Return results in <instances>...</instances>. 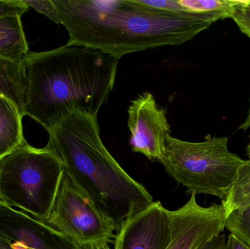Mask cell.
Segmentation results:
<instances>
[{
    "label": "cell",
    "instance_id": "6da1fadb",
    "mask_svg": "<svg viewBox=\"0 0 250 249\" xmlns=\"http://www.w3.org/2000/svg\"><path fill=\"white\" fill-rule=\"evenodd\" d=\"M67 43L120 59L126 54L193 39L214 22L146 5L142 0H52Z\"/></svg>",
    "mask_w": 250,
    "mask_h": 249
},
{
    "label": "cell",
    "instance_id": "7a4b0ae2",
    "mask_svg": "<svg viewBox=\"0 0 250 249\" xmlns=\"http://www.w3.org/2000/svg\"><path fill=\"white\" fill-rule=\"evenodd\" d=\"M120 59L77 44L23 59L26 92L23 114L52 130L73 112L98 116L114 89Z\"/></svg>",
    "mask_w": 250,
    "mask_h": 249
},
{
    "label": "cell",
    "instance_id": "3957f363",
    "mask_svg": "<svg viewBox=\"0 0 250 249\" xmlns=\"http://www.w3.org/2000/svg\"><path fill=\"white\" fill-rule=\"evenodd\" d=\"M48 134L47 145L60 156L66 175L112 221L116 230L154 202L104 146L98 116L72 113Z\"/></svg>",
    "mask_w": 250,
    "mask_h": 249
},
{
    "label": "cell",
    "instance_id": "277c9868",
    "mask_svg": "<svg viewBox=\"0 0 250 249\" xmlns=\"http://www.w3.org/2000/svg\"><path fill=\"white\" fill-rule=\"evenodd\" d=\"M64 173L55 151L24 140L0 159V203L46 223Z\"/></svg>",
    "mask_w": 250,
    "mask_h": 249
},
{
    "label": "cell",
    "instance_id": "5b68a950",
    "mask_svg": "<svg viewBox=\"0 0 250 249\" xmlns=\"http://www.w3.org/2000/svg\"><path fill=\"white\" fill-rule=\"evenodd\" d=\"M245 160L229 149L228 137L188 142L167 136L160 162L172 178L190 194L223 200Z\"/></svg>",
    "mask_w": 250,
    "mask_h": 249
},
{
    "label": "cell",
    "instance_id": "8992f818",
    "mask_svg": "<svg viewBox=\"0 0 250 249\" xmlns=\"http://www.w3.org/2000/svg\"><path fill=\"white\" fill-rule=\"evenodd\" d=\"M46 224L80 249L108 244L117 231L112 221L97 209L65 172Z\"/></svg>",
    "mask_w": 250,
    "mask_h": 249
},
{
    "label": "cell",
    "instance_id": "52a82bcc",
    "mask_svg": "<svg viewBox=\"0 0 250 249\" xmlns=\"http://www.w3.org/2000/svg\"><path fill=\"white\" fill-rule=\"evenodd\" d=\"M172 238L166 249H198L222 234L226 213L223 205L203 207L191 194L186 204L177 210L169 211Z\"/></svg>",
    "mask_w": 250,
    "mask_h": 249
},
{
    "label": "cell",
    "instance_id": "ba28073f",
    "mask_svg": "<svg viewBox=\"0 0 250 249\" xmlns=\"http://www.w3.org/2000/svg\"><path fill=\"white\" fill-rule=\"evenodd\" d=\"M127 111L132 150L160 162L170 132L166 111L157 105L152 94L145 92L131 102Z\"/></svg>",
    "mask_w": 250,
    "mask_h": 249
},
{
    "label": "cell",
    "instance_id": "9c48e42d",
    "mask_svg": "<svg viewBox=\"0 0 250 249\" xmlns=\"http://www.w3.org/2000/svg\"><path fill=\"white\" fill-rule=\"evenodd\" d=\"M0 235L13 249H81L45 222L1 203Z\"/></svg>",
    "mask_w": 250,
    "mask_h": 249
},
{
    "label": "cell",
    "instance_id": "30bf717a",
    "mask_svg": "<svg viewBox=\"0 0 250 249\" xmlns=\"http://www.w3.org/2000/svg\"><path fill=\"white\" fill-rule=\"evenodd\" d=\"M171 238L169 211L161 202L154 201L122 224L114 249H166Z\"/></svg>",
    "mask_w": 250,
    "mask_h": 249
},
{
    "label": "cell",
    "instance_id": "8fae6325",
    "mask_svg": "<svg viewBox=\"0 0 250 249\" xmlns=\"http://www.w3.org/2000/svg\"><path fill=\"white\" fill-rule=\"evenodd\" d=\"M23 117L19 106L0 94V159L24 141Z\"/></svg>",
    "mask_w": 250,
    "mask_h": 249
},
{
    "label": "cell",
    "instance_id": "7c38bea8",
    "mask_svg": "<svg viewBox=\"0 0 250 249\" xmlns=\"http://www.w3.org/2000/svg\"><path fill=\"white\" fill-rule=\"evenodd\" d=\"M29 53V45L23 31L21 16H1L0 57L20 63Z\"/></svg>",
    "mask_w": 250,
    "mask_h": 249
},
{
    "label": "cell",
    "instance_id": "4fadbf2b",
    "mask_svg": "<svg viewBox=\"0 0 250 249\" xmlns=\"http://www.w3.org/2000/svg\"><path fill=\"white\" fill-rule=\"evenodd\" d=\"M25 92L26 77L23 61L15 62L0 57V94L13 101L22 114Z\"/></svg>",
    "mask_w": 250,
    "mask_h": 249
},
{
    "label": "cell",
    "instance_id": "5bb4252c",
    "mask_svg": "<svg viewBox=\"0 0 250 249\" xmlns=\"http://www.w3.org/2000/svg\"><path fill=\"white\" fill-rule=\"evenodd\" d=\"M184 14L205 18L213 22L231 19L242 0H178Z\"/></svg>",
    "mask_w": 250,
    "mask_h": 249
},
{
    "label": "cell",
    "instance_id": "9a60e30c",
    "mask_svg": "<svg viewBox=\"0 0 250 249\" xmlns=\"http://www.w3.org/2000/svg\"><path fill=\"white\" fill-rule=\"evenodd\" d=\"M226 216L233 211L243 209L250 205V158L245 160L238 171L227 194L222 200Z\"/></svg>",
    "mask_w": 250,
    "mask_h": 249
},
{
    "label": "cell",
    "instance_id": "2e32d148",
    "mask_svg": "<svg viewBox=\"0 0 250 249\" xmlns=\"http://www.w3.org/2000/svg\"><path fill=\"white\" fill-rule=\"evenodd\" d=\"M225 228L250 247V205L228 215Z\"/></svg>",
    "mask_w": 250,
    "mask_h": 249
},
{
    "label": "cell",
    "instance_id": "e0dca14e",
    "mask_svg": "<svg viewBox=\"0 0 250 249\" xmlns=\"http://www.w3.org/2000/svg\"><path fill=\"white\" fill-rule=\"evenodd\" d=\"M25 5L32 7L38 13L47 16L48 19L57 23L59 22L58 15L52 0H21Z\"/></svg>",
    "mask_w": 250,
    "mask_h": 249
},
{
    "label": "cell",
    "instance_id": "ac0fdd59",
    "mask_svg": "<svg viewBox=\"0 0 250 249\" xmlns=\"http://www.w3.org/2000/svg\"><path fill=\"white\" fill-rule=\"evenodd\" d=\"M246 0L237 6L231 19L234 20L242 32L250 38V8L245 6Z\"/></svg>",
    "mask_w": 250,
    "mask_h": 249
},
{
    "label": "cell",
    "instance_id": "d6986e66",
    "mask_svg": "<svg viewBox=\"0 0 250 249\" xmlns=\"http://www.w3.org/2000/svg\"><path fill=\"white\" fill-rule=\"evenodd\" d=\"M29 7L21 0H0V17L6 16H20L27 11Z\"/></svg>",
    "mask_w": 250,
    "mask_h": 249
},
{
    "label": "cell",
    "instance_id": "ffe728a7",
    "mask_svg": "<svg viewBox=\"0 0 250 249\" xmlns=\"http://www.w3.org/2000/svg\"><path fill=\"white\" fill-rule=\"evenodd\" d=\"M198 249H227V240L225 235L220 234Z\"/></svg>",
    "mask_w": 250,
    "mask_h": 249
},
{
    "label": "cell",
    "instance_id": "44dd1931",
    "mask_svg": "<svg viewBox=\"0 0 250 249\" xmlns=\"http://www.w3.org/2000/svg\"><path fill=\"white\" fill-rule=\"evenodd\" d=\"M227 249H250V247L230 234L227 240Z\"/></svg>",
    "mask_w": 250,
    "mask_h": 249
},
{
    "label": "cell",
    "instance_id": "7402d4cb",
    "mask_svg": "<svg viewBox=\"0 0 250 249\" xmlns=\"http://www.w3.org/2000/svg\"><path fill=\"white\" fill-rule=\"evenodd\" d=\"M250 128V111L249 114H248V118H247L246 121L239 127V130H244V131H246L248 129Z\"/></svg>",
    "mask_w": 250,
    "mask_h": 249
},
{
    "label": "cell",
    "instance_id": "603a6c76",
    "mask_svg": "<svg viewBox=\"0 0 250 249\" xmlns=\"http://www.w3.org/2000/svg\"><path fill=\"white\" fill-rule=\"evenodd\" d=\"M0 249H13L7 241L0 235Z\"/></svg>",
    "mask_w": 250,
    "mask_h": 249
},
{
    "label": "cell",
    "instance_id": "cb8c5ba5",
    "mask_svg": "<svg viewBox=\"0 0 250 249\" xmlns=\"http://www.w3.org/2000/svg\"><path fill=\"white\" fill-rule=\"evenodd\" d=\"M95 249H111L108 244H102L95 247Z\"/></svg>",
    "mask_w": 250,
    "mask_h": 249
},
{
    "label": "cell",
    "instance_id": "d4e9b609",
    "mask_svg": "<svg viewBox=\"0 0 250 249\" xmlns=\"http://www.w3.org/2000/svg\"><path fill=\"white\" fill-rule=\"evenodd\" d=\"M247 153H248V157L250 158V144L248 145L247 148Z\"/></svg>",
    "mask_w": 250,
    "mask_h": 249
},
{
    "label": "cell",
    "instance_id": "484cf974",
    "mask_svg": "<svg viewBox=\"0 0 250 249\" xmlns=\"http://www.w3.org/2000/svg\"><path fill=\"white\" fill-rule=\"evenodd\" d=\"M245 6L250 8V0H246V4H245Z\"/></svg>",
    "mask_w": 250,
    "mask_h": 249
},
{
    "label": "cell",
    "instance_id": "4316f807",
    "mask_svg": "<svg viewBox=\"0 0 250 249\" xmlns=\"http://www.w3.org/2000/svg\"><path fill=\"white\" fill-rule=\"evenodd\" d=\"M81 249H95V247H93V248Z\"/></svg>",
    "mask_w": 250,
    "mask_h": 249
}]
</instances>
